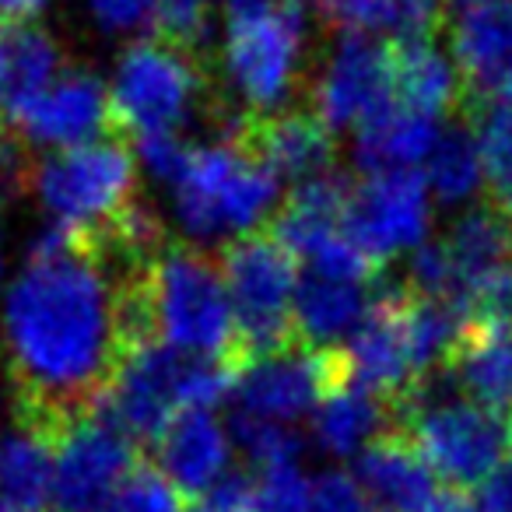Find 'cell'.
Returning a JSON list of instances; mask_svg holds the SVG:
<instances>
[{
	"mask_svg": "<svg viewBox=\"0 0 512 512\" xmlns=\"http://www.w3.org/2000/svg\"><path fill=\"white\" fill-rule=\"evenodd\" d=\"M85 228L53 256H29L4 302V365L18 425L64 439L99 407L123 355L151 344L144 274Z\"/></svg>",
	"mask_w": 512,
	"mask_h": 512,
	"instance_id": "obj_1",
	"label": "cell"
},
{
	"mask_svg": "<svg viewBox=\"0 0 512 512\" xmlns=\"http://www.w3.org/2000/svg\"><path fill=\"white\" fill-rule=\"evenodd\" d=\"M309 15L299 0H264L232 11L214 50V78L228 106L249 116L292 109L306 88Z\"/></svg>",
	"mask_w": 512,
	"mask_h": 512,
	"instance_id": "obj_2",
	"label": "cell"
},
{
	"mask_svg": "<svg viewBox=\"0 0 512 512\" xmlns=\"http://www.w3.org/2000/svg\"><path fill=\"white\" fill-rule=\"evenodd\" d=\"M144 313L155 344L221 358L235 369L246 365L218 260L193 242L169 239L151 260L144 274Z\"/></svg>",
	"mask_w": 512,
	"mask_h": 512,
	"instance_id": "obj_3",
	"label": "cell"
},
{
	"mask_svg": "<svg viewBox=\"0 0 512 512\" xmlns=\"http://www.w3.org/2000/svg\"><path fill=\"white\" fill-rule=\"evenodd\" d=\"M235 379L239 369L221 358L190 355L155 341L137 344L123 355L95 411L130 439L155 442L179 411H211L225 400L228 390H235Z\"/></svg>",
	"mask_w": 512,
	"mask_h": 512,
	"instance_id": "obj_4",
	"label": "cell"
},
{
	"mask_svg": "<svg viewBox=\"0 0 512 512\" xmlns=\"http://www.w3.org/2000/svg\"><path fill=\"white\" fill-rule=\"evenodd\" d=\"M109 102L123 137L176 134L197 116L214 123L225 109L211 60L190 57L155 36L137 39L120 53Z\"/></svg>",
	"mask_w": 512,
	"mask_h": 512,
	"instance_id": "obj_5",
	"label": "cell"
},
{
	"mask_svg": "<svg viewBox=\"0 0 512 512\" xmlns=\"http://www.w3.org/2000/svg\"><path fill=\"white\" fill-rule=\"evenodd\" d=\"M397 428L411 435L432 474L453 491L481 488L509 449V421L456 397L449 372L421 379L418 390L397 407Z\"/></svg>",
	"mask_w": 512,
	"mask_h": 512,
	"instance_id": "obj_6",
	"label": "cell"
},
{
	"mask_svg": "<svg viewBox=\"0 0 512 512\" xmlns=\"http://www.w3.org/2000/svg\"><path fill=\"white\" fill-rule=\"evenodd\" d=\"M278 179L246 148L214 141L193 148L183 179L172 186L176 218L197 242L239 239L271 221Z\"/></svg>",
	"mask_w": 512,
	"mask_h": 512,
	"instance_id": "obj_7",
	"label": "cell"
},
{
	"mask_svg": "<svg viewBox=\"0 0 512 512\" xmlns=\"http://www.w3.org/2000/svg\"><path fill=\"white\" fill-rule=\"evenodd\" d=\"M218 267L228 299H232L242 362H253V358L299 341L295 334L299 264L292 249L271 228H256V232L225 242Z\"/></svg>",
	"mask_w": 512,
	"mask_h": 512,
	"instance_id": "obj_8",
	"label": "cell"
},
{
	"mask_svg": "<svg viewBox=\"0 0 512 512\" xmlns=\"http://www.w3.org/2000/svg\"><path fill=\"white\" fill-rule=\"evenodd\" d=\"M29 193L53 214V221L99 232L137 204V155L127 137H102L81 148L50 151L36 158Z\"/></svg>",
	"mask_w": 512,
	"mask_h": 512,
	"instance_id": "obj_9",
	"label": "cell"
},
{
	"mask_svg": "<svg viewBox=\"0 0 512 512\" xmlns=\"http://www.w3.org/2000/svg\"><path fill=\"white\" fill-rule=\"evenodd\" d=\"M432 225V193L425 176L414 169L372 172L351 186L344 207L341 232L376 271H383L393 256L418 249L428 242Z\"/></svg>",
	"mask_w": 512,
	"mask_h": 512,
	"instance_id": "obj_10",
	"label": "cell"
},
{
	"mask_svg": "<svg viewBox=\"0 0 512 512\" xmlns=\"http://www.w3.org/2000/svg\"><path fill=\"white\" fill-rule=\"evenodd\" d=\"M348 383V365L341 348H309L306 341H292L271 355H260L246 362L235 379L239 411L253 418L292 425Z\"/></svg>",
	"mask_w": 512,
	"mask_h": 512,
	"instance_id": "obj_11",
	"label": "cell"
},
{
	"mask_svg": "<svg viewBox=\"0 0 512 512\" xmlns=\"http://www.w3.org/2000/svg\"><path fill=\"white\" fill-rule=\"evenodd\" d=\"M334 36L330 50L323 53L320 74L306 88L309 109L330 130L362 127L393 106L390 46L355 32H334Z\"/></svg>",
	"mask_w": 512,
	"mask_h": 512,
	"instance_id": "obj_12",
	"label": "cell"
},
{
	"mask_svg": "<svg viewBox=\"0 0 512 512\" xmlns=\"http://www.w3.org/2000/svg\"><path fill=\"white\" fill-rule=\"evenodd\" d=\"M0 127L22 137L32 151H67L102 141V137H123L116 127L106 81L92 67H64L46 92H39L29 106L18 109Z\"/></svg>",
	"mask_w": 512,
	"mask_h": 512,
	"instance_id": "obj_13",
	"label": "cell"
},
{
	"mask_svg": "<svg viewBox=\"0 0 512 512\" xmlns=\"http://www.w3.org/2000/svg\"><path fill=\"white\" fill-rule=\"evenodd\" d=\"M341 355L351 383L386 397L393 411L418 390L421 379L414 372L404 327V281H383L379 274L372 285L369 313L341 344Z\"/></svg>",
	"mask_w": 512,
	"mask_h": 512,
	"instance_id": "obj_14",
	"label": "cell"
},
{
	"mask_svg": "<svg viewBox=\"0 0 512 512\" xmlns=\"http://www.w3.org/2000/svg\"><path fill=\"white\" fill-rule=\"evenodd\" d=\"M214 141H228L246 148L264 169L274 172L278 183H309V179L334 172L337 141L334 130L313 109H281L271 116L232 113L218 127Z\"/></svg>",
	"mask_w": 512,
	"mask_h": 512,
	"instance_id": "obj_15",
	"label": "cell"
},
{
	"mask_svg": "<svg viewBox=\"0 0 512 512\" xmlns=\"http://www.w3.org/2000/svg\"><path fill=\"white\" fill-rule=\"evenodd\" d=\"M134 467V439L92 411L57 442L53 502L60 512H99Z\"/></svg>",
	"mask_w": 512,
	"mask_h": 512,
	"instance_id": "obj_16",
	"label": "cell"
},
{
	"mask_svg": "<svg viewBox=\"0 0 512 512\" xmlns=\"http://www.w3.org/2000/svg\"><path fill=\"white\" fill-rule=\"evenodd\" d=\"M449 25L467 102L512 99V0L470 4Z\"/></svg>",
	"mask_w": 512,
	"mask_h": 512,
	"instance_id": "obj_17",
	"label": "cell"
},
{
	"mask_svg": "<svg viewBox=\"0 0 512 512\" xmlns=\"http://www.w3.org/2000/svg\"><path fill=\"white\" fill-rule=\"evenodd\" d=\"M232 439L225 425L204 407L179 411L155 439V470L183 498H204L228 474Z\"/></svg>",
	"mask_w": 512,
	"mask_h": 512,
	"instance_id": "obj_18",
	"label": "cell"
},
{
	"mask_svg": "<svg viewBox=\"0 0 512 512\" xmlns=\"http://www.w3.org/2000/svg\"><path fill=\"white\" fill-rule=\"evenodd\" d=\"M358 484L383 512H425L435 502V474L404 428H390L355 456Z\"/></svg>",
	"mask_w": 512,
	"mask_h": 512,
	"instance_id": "obj_19",
	"label": "cell"
},
{
	"mask_svg": "<svg viewBox=\"0 0 512 512\" xmlns=\"http://www.w3.org/2000/svg\"><path fill=\"white\" fill-rule=\"evenodd\" d=\"M449 264H453L456 278V295L460 302H467L474 313V299L502 267H509L512 256V232L505 211L495 197H481L477 204H470L467 211H460L449 225V232L442 235Z\"/></svg>",
	"mask_w": 512,
	"mask_h": 512,
	"instance_id": "obj_20",
	"label": "cell"
},
{
	"mask_svg": "<svg viewBox=\"0 0 512 512\" xmlns=\"http://www.w3.org/2000/svg\"><path fill=\"white\" fill-rule=\"evenodd\" d=\"M64 71V46L39 22H4L0 29V123H8Z\"/></svg>",
	"mask_w": 512,
	"mask_h": 512,
	"instance_id": "obj_21",
	"label": "cell"
},
{
	"mask_svg": "<svg viewBox=\"0 0 512 512\" xmlns=\"http://www.w3.org/2000/svg\"><path fill=\"white\" fill-rule=\"evenodd\" d=\"M393 64V99L397 106L411 109L418 116H463L467 106V85H463L460 67L449 60L446 50L432 39L418 43H393L390 46Z\"/></svg>",
	"mask_w": 512,
	"mask_h": 512,
	"instance_id": "obj_22",
	"label": "cell"
},
{
	"mask_svg": "<svg viewBox=\"0 0 512 512\" xmlns=\"http://www.w3.org/2000/svg\"><path fill=\"white\" fill-rule=\"evenodd\" d=\"M376 281H348L306 271L295 288V334L309 348H341L372 306Z\"/></svg>",
	"mask_w": 512,
	"mask_h": 512,
	"instance_id": "obj_23",
	"label": "cell"
},
{
	"mask_svg": "<svg viewBox=\"0 0 512 512\" xmlns=\"http://www.w3.org/2000/svg\"><path fill=\"white\" fill-rule=\"evenodd\" d=\"M323 22L330 32H355L369 39L418 43L446 29V0H327Z\"/></svg>",
	"mask_w": 512,
	"mask_h": 512,
	"instance_id": "obj_24",
	"label": "cell"
},
{
	"mask_svg": "<svg viewBox=\"0 0 512 512\" xmlns=\"http://www.w3.org/2000/svg\"><path fill=\"white\" fill-rule=\"evenodd\" d=\"M351 186L355 183L337 169L323 172V176L309 179V183H299L267 228L292 249L295 260H306L316 246H323V242L341 232Z\"/></svg>",
	"mask_w": 512,
	"mask_h": 512,
	"instance_id": "obj_25",
	"label": "cell"
},
{
	"mask_svg": "<svg viewBox=\"0 0 512 512\" xmlns=\"http://www.w3.org/2000/svg\"><path fill=\"white\" fill-rule=\"evenodd\" d=\"M53 470L57 439L15 421L0 435V512H46Z\"/></svg>",
	"mask_w": 512,
	"mask_h": 512,
	"instance_id": "obj_26",
	"label": "cell"
},
{
	"mask_svg": "<svg viewBox=\"0 0 512 512\" xmlns=\"http://www.w3.org/2000/svg\"><path fill=\"white\" fill-rule=\"evenodd\" d=\"M397 428V411L386 397L365 390L358 383H344L334 390L313 414V435L320 449L330 456L344 460V456H358L365 446L379 439L383 432Z\"/></svg>",
	"mask_w": 512,
	"mask_h": 512,
	"instance_id": "obj_27",
	"label": "cell"
},
{
	"mask_svg": "<svg viewBox=\"0 0 512 512\" xmlns=\"http://www.w3.org/2000/svg\"><path fill=\"white\" fill-rule=\"evenodd\" d=\"M449 379L467 400L495 414L512 411V334L474 323L449 362Z\"/></svg>",
	"mask_w": 512,
	"mask_h": 512,
	"instance_id": "obj_28",
	"label": "cell"
},
{
	"mask_svg": "<svg viewBox=\"0 0 512 512\" xmlns=\"http://www.w3.org/2000/svg\"><path fill=\"white\" fill-rule=\"evenodd\" d=\"M435 137H439L435 120L418 116L393 102L390 109H383L379 116H372L369 123L358 127L355 162L365 176H372V172L411 169V165L425 162Z\"/></svg>",
	"mask_w": 512,
	"mask_h": 512,
	"instance_id": "obj_29",
	"label": "cell"
},
{
	"mask_svg": "<svg viewBox=\"0 0 512 512\" xmlns=\"http://www.w3.org/2000/svg\"><path fill=\"white\" fill-rule=\"evenodd\" d=\"M484 179H488V172H484L474 130L463 116H456V123L439 130L425 158L428 193H435V200L446 207H470L484 197Z\"/></svg>",
	"mask_w": 512,
	"mask_h": 512,
	"instance_id": "obj_30",
	"label": "cell"
},
{
	"mask_svg": "<svg viewBox=\"0 0 512 512\" xmlns=\"http://www.w3.org/2000/svg\"><path fill=\"white\" fill-rule=\"evenodd\" d=\"M463 120L477 137L484 172L495 197L512 193V99H477L467 102Z\"/></svg>",
	"mask_w": 512,
	"mask_h": 512,
	"instance_id": "obj_31",
	"label": "cell"
},
{
	"mask_svg": "<svg viewBox=\"0 0 512 512\" xmlns=\"http://www.w3.org/2000/svg\"><path fill=\"white\" fill-rule=\"evenodd\" d=\"M211 32H214L211 0H162L155 25H151V36L155 39L190 53V57L211 60L214 64Z\"/></svg>",
	"mask_w": 512,
	"mask_h": 512,
	"instance_id": "obj_32",
	"label": "cell"
},
{
	"mask_svg": "<svg viewBox=\"0 0 512 512\" xmlns=\"http://www.w3.org/2000/svg\"><path fill=\"white\" fill-rule=\"evenodd\" d=\"M235 446L246 453V460L253 467L267 470V467H278V463H295V456L302 453V442L299 435L292 432L288 425H274V421L264 418H253L246 411H235L232 421H228Z\"/></svg>",
	"mask_w": 512,
	"mask_h": 512,
	"instance_id": "obj_33",
	"label": "cell"
},
{
	"mask_svg": "<svg viewBox=\"0 0 512 512\" xmlns=\"http://www.w3.org/2000/svg\"><path fill=\"white\" fill-rule=\"evenodd\" d=\"M186 498L162 477V470L137 463L99 512H183Z\"/></svg>",
	"mask_w": 512,
	"mask_h": 512,
	"instance_id": "obj_34",
	"label": "cell"
},
{
	"mask_svg": "<svg viewBox=\"0 0 512 512\" xmlns=\"http://www.w3.org/2000/svg\"><path fill=\"white\" fill-rule=\"evenodd\" d=\"M256 512H313V484L299 463H278L256 474Z\"/></svg>",
	"mask_w": 512,
	"mask_h": 512,
	"instance_id": "obj_35",
	"label": "cell"
},
{
	"mask_svg": "<svg viewBox=\"0 0 512 512\" xmlns=\"http://www.w3.org/2000/svg\"><path fill=\"white\" fill-rule=\"evenodd\" d=\"M134 155L151 172V179H158L165 186H176L183 179L186 165H190L193 148L179 134H144L137 137Z\"/></svg>",
	"mask_w": 512,
	"mask_h": 512,
	"instance_id": "obj_36",
	"label": "cell"
},
{
	"mask_svg": "<svg viewBox=\"0 0 512 512\" xmlns=\"http://www.w3.org/2000/svg\"><path fill=\"white\" fill-rule=\"evenodd\" d=\"M313 512H383L358 484V477L344 470H327L313 481Z\"/></svg>",
	"mask_w": 512,
	"mask_h": 512,
	"instance_id": "obj_37",
	"label": "cell"
},
{
	"mask_svg": "<svg viewBox=\"0 0 512 512\" xmlns=\"http://www.w3.org/2000/svg\"><path fill=\"white\" fill-rule=\"evenodd\" d=\"M158 4L162 0H88L95 22L113 36H130L155 25Z\"/></svg>",
	"mask_w": 512,
	"mask_h": 512,
	"instance_id": "obj_38",
	"label": "cell"
},
{
	"mask_svg": "<svg viewBox=\"0 0 512 512\" xmlns=\"http://www.w3.org/2000/svg\"><path fill=\"white\" fill-rule=\"evenodd\" d=\"M474 323L512 334V264L502 267L474 299Z\"/></svg>",
	"mask_w": 512,
	"mask_h": 512,
	"instance_id": "obj_39",
	"label": "cell"
},
{
	"mask_svg": "<svg viewBox=\"0 0 512 512\" xmlns=\"http://www.w3.org/2000/svg\"><path fill=\"white\" fill-rule=\"evenodd\" d=\"M481 512H512V463H502L488 481L477 488Z\"/></svg>",
	"mask_w": 512,
	"mask_h": 512,
	"instance_id": "obj_40",
	"label": "cell"
},
{
	"mask_svg": "<svg viewBox=\"0 0 512 512\" xmlns=\"http://www.w3.org/2000/svg\"><path fill=\"white\" fill-rule=\"evenodd\" d=\"M425 512H481V509H477V502H470L463 491H442Z\"/></svg>",
	"mask_w": 512,
	"mask_h": 512,
	"instance_id": "obj_41",
	"label": "cell"
},
{
	"mask_svg": "<svg viewBox=\"0 0 512 512\" xmlns=\"http://www.w3.org/2000/svg\"><path fill=\"white\" fill-rule=\"evenodd\" d=\"M46 0H0V15L8 22H29Z\"/></svg>",
	"mask_w": 512,
	"mask_h": 512,
	"instance_id": "obj_42",
	"label": "cell"
},
{
	"mask_svg": "<svg viewBox=\"0 0 512 512\" xmlns=\"http://www.w3.org/2000/svg\"><path fill=\"white\" fill-rule=\"evenodd\" d=\"M498 204H502L505 211V221H509V232H512V193H502V197H495Z\"/></svg>",
	"mask_w": 512,
	"mask_h": 512,
	"instance_id": "obj_43",
	"label": "cell"
},
{
	"mask_svg": "<svg viewBox=\"0 0 512 512\" xmlns=\"http://www.w3.org/2000/svg\"><path fill=\"white\" fill-rule=\"evenodd\" d=\"M256 4H264V0H228L232 11H246V8H256Z\"/></svg>",
	"mask_w": 512,
	"mask_h": 512,
	"instance_id": "obj_44",
	"label": "cell"
},
{
	"mask_svg": "<svg viewBox=\"0 0 512 512\" xmlns=\"http://www.w3.org/2000/svg\"><path fill=\"white\" fill-rule=\"evenodd\" d=\"M509 449H512V421H509Z\"/></svg>",
	"mask_w": 512,
	"mask_h": 512,
	"instance_id": "obj_45",
	"label": "cell"
},
{
	"mask_svg": "<svg viewBox=\"0 0 512 512\" xmlns=\"http://www.w3.org/2000/svg\"><path fill=\"white\" fill-rule=\"evenodd\" d=\"M0 29H4V22H0Z\"/></svg>",
	"mask_w": 512,
	"mask_h": 512,
	"instance_id": "obj_46",
	"label": "cell"
}]
</instances>
